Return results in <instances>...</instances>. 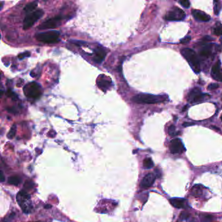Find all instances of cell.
Listing matches in <instances>:
<instances>
[{"label": "cell", "mask_w": 222, "mask_h": 222, "mask_svg": "<svg viewBox=\"0 0 222 222\" xmlns=\"http://www.w3.org/2000/svg\"><path fill=\"white\" fill-rule=\"evenodd\" d=\"M181 53L184 56V58L189 63L193 71L196 73H199L201 70L200 63L196 52L191 49L184 48L182 50Z\"/></svg>", "instance_id": "obj_1"}, {"label": "cell", "mask_w": 222, "mask_h": 222, "mask_svg": "<svg viewBox=\"0 0 222 222\" xmlns=\"http://www.w3.org/2000/svg\"><path fill=\"white\" fill-rule=\"evenodd\" d=\"M132 100L138 104H156L162 103L165 100V98L150 94H139L134 96Z\"/></svg>", "instance_id": "obj_2"}, {"label": "cell", "mask_w": 222, "mask_h": 222, "mask_svg": "<svg viewBox=\"0 0 222 222\" xmlns=\"http://www.w3.org/2000/svg\"><path fill=\"white\" fill-rule=\"evenodd\" d=\"M60 33L58 31H48L36 34L35 37L36 40L46 44H52L58 42L59 41Z\"/></svg>", "instance_id": "obj_3"}, {"label": "cell", "mask_w": 222, "mask_h": 222, "mask_svg": "<svg viewBox=\"0 0 222 222\" xmlns=\"http://www.w3.org/2000/svg\"><path fill=\"white\" fill-rule=\"evenodd\" d=\"M24 92L26 97L32 99H36L41 95V87L35 82L27 84L24 87Z\"/></svg>", "instance_id": "obj_4"}, {"label": "cell", "mask_w": 222, "mask_h": 222, "mask_svg": "<svg viewBox=\"0 0 222 222\" xmlns=\"http://www.w3.org/2000/svg\"><path fill=\"white\" fill-rule=\"evenodd\" d=\"M17 201L25 213H29L31 209L30 196L25 191H20L18 193Z\"/></svg>", "instance_id": "obj_5"}, {"label": "cell", "mask_w": 222, "mask_h": 222, "mask_svg": "<svg viewBox=\"0 0 222 222\" xmlns=\"http://www.w3.org/2000/svg\"><path fill=\"white\" fill-rule=\"evenodd\" d=\"M44 15V11L41 9H38V10L35 11L33 13H30V14L27 15L23 23V28L24 30H28L30 27H31L34 24L38 21Z\"/></svg>", "instance_id": "obj_6"}, {"label": "cell", "mask_w": 222, "mask_h": 222, "mask_svg": "<svg viewBox=\"0 0 222 222\" xmlns=\"http://www.w3.org/2000/svg\"><path fill=\"white\" fill-rule=\"evenodd\" d=\"M186 16L185 13L181 8L174 7L165 15V20L169 21H181L184 20Z\"/></svg>", "instance_id": "obj_7"}, {"label": "cell", "mask_w": 222, "mask_h": 222, "mask_svg": "<svg viewBox=\"0 0 222 222\" xmlns=\"http://www.w3.org/2000/svg\"><path fill=\"white\" fill-rule=\"evenodd\" d=\"M62 17L61 16H57L53 18H49V19L45 20L41 24L38 26V29L41 30H48V29H53L57 27L60 24Z\"/></svg>", "instance_id": "obj_8"}, {"label": "cell", "mask_w": 222, "mask_h": 222, "mask_svg": "<svg viewBox=\"0 0 222 222\" xmlns=\"http://www.w3.org/2000/svg\"><path fill=\"white\" fill-rule=\"evenodd\" d=\"M205 95L202 93L199 88H193L188 94V100L190 103H197L204 99Z\"/></svg>", "instance_id": "obj_9"}, {"label": "cell", "mask_w": 222, "mask_h": 222, "mask_svg": "<svg viewBox=\"0 0 222 222\" xmlns=\"http://www.w3.org/2000/svg\"><path fill=\"white\" fill-rule=\"evenodd\" d=\"M169 149L172 154H180L185 150L181 140L179 138L174 139L171 142Z\"/></svg>", "instance_id": "obj_10"}, {"label": "cell", "mask_w": 222, "mask_h": 222, "mask_svg": "<svg viewBox=\"0 0 222 222\" xmlns=\"http://www.w3.org/2000/svg\"><path fill=\"white\" fill-rule=\"evenodd\" d=\"M212 77L218 81H222V69L221 67L220 61L218 60L212 67L211 72Z\"/></svg>", "instance_id": "obj_11"}, {"label": "cell", "mask_w": 222, "mask_h": 222, "mask_svg": "<svg viewBox=\"0 0 222 222\" xmlns=\"http://www.w3.org/2000/svg\"><path fill=\"white\" fill-rule=\"evenodd\" d=\"M155 181V175L153 173L147 174L140 183V186L143 189H147L153 186Z\"/></svg>", "instance_id": "obj_12"}, {"label": "cell", "mask_w": 222, "mask_h": 222, "mask_svg": "<svg viewBox=\"0 0 222 222\" xmlns=\"http://www.w3.org/2000/svg\"><path fill=\"white\" fill-rule=\"evenodd\" d=\"M192 15L195 19L202 21V22H208L210 20V16L199 10H193Z\"/></svg>", "instance_id": "obj_13"}, {"label": "cell", "mask_w": 222, "mask_h": 222, "mask_svg": "<svg viewBox=\"0 0 222 222\" xmlns=\"http://www.w3.org/2000/svg\"><path fill=\"white\" fill-rule=\"evenodd\" d=\"M212 53V45H207L199 51V55L203 58H208Z\"/></svg>", "instance_id": "obj_14"}, {"label": "cell", "mask_w": 222, "mask_h": 222, "mask_svg": "<svg viewBox=\"0 0 222 222\" xmlns=\"http://www.w3.org/2000/svg\"><path fill=\"white\" fill-rule=\"evenodd\" d=\"M169 203L171 205L175 208H181L184 205V201L182 199L179 198H172L169 199Z\"/></svg>", "instance_id": "obj_15"}, {"label": "cell", "mask_w": 222, "mask_h": 222, "mask_svg": "<svg viewBox=\"0 0 222 222\" xmlns=\"http://www.w3.org/2000/svg\"><path fill=\"white\" fill-rule=\"evenodd\" d=\"M106 56L105 52L102 49H97L95 50V55L94 60L97 63H100L103 61Z\"/></svg>", "instance_id": "obj_16"}, {"label": "cell", "mask_w": 222, "mask_h": 222, "mask_svg": "<svg viewBox=\"0 0 222 222\" xmlns=\"http://www.w3.org/2000/svg\"><path fill=\"white\" fill-rule=\"evenodd\" d=\"M37 5H38V2H30L29 3H27L24 8V11L26 13H33V10H35V8L37 7Z\"/></svg>", "instance_id": "obj_17"}, {"label": "cell", "mask_w": 222, "mask_h": 222, "mask_svg": "<svg viewBox=\"0 0 222 222\" xmlns=\"http://www.w3.org/2000/svg\"><path fill=\"white\" fill-rule=\"evenodd\" d=\"M8 184L14 185V186H18L20 182V179L17 176H13L8 178Z\"/></svg>", "instance_id": "obj_18"}, {"label": "cell", "mask_w": 222, "mask_h": 222, "mask_svg": "<svg viewBox=\"0 0 222 222\" xmlns=\"http://www.w3.org/2000/svg\"><path fill=\"white\" fill-rule=\"evenodd\" d=\"M154 166V163L151 158H147L143 160V167L146 169H151Z\"/></svg>", "instance_id": "obj_19"}, {"label": "cell", "mask_w": 222, "mask_h": 222, "mask_svg": "<svg viewBox=\"0 0 222 222\" xmlns=\"http://www.w3.org/2000/svg\"><path fill=\"white\" fill-rule=\"evenodd\" d=\"M222 8V3L219 1H214V11L215 14H219L220 10Z\"/></svg>", "instance_id": "obj_20"}, {"label": "cell", "mask_w": 222, "mask_h": 222, "mask_svg": "<svg viewBox=\"0 0 222 222\" xmlns=\"http://www.w3.org/2000/svg\"><path fill=\"white\" fill-rule=\"evenodd\" d=\"M16 132V126L15 125H14L11 127L10 131H9L8 133L7 134V137L8 139H13L15 136Z\"/></svg>", "instance_id": "obj_21"}, {"label": "cell", "mask_w": 222, "mask_h": 222, "mask_svg": "<svg viewBox=\"0 0 222 222\" xmlns=\"http://www.w3.org/2000/svg\"><path fill=\"white\" fill-rule=\"evenodd\" d=\"M214 33L217 36H220L222 35V25H217L214 30Z\"/></svg>", "instance_id": "obj_22"}, {"label": "cell", "mask_w": 222, "mask_h": 222, "mask_svg": "<svg viewBox=\"0 0 222 222\" xmlns=\"http://www.w3.org/2000/svg\"><path fill=\"white\" fill-rule=\"evenodd\" d=\"M179 3L185 8H188L190 5V3L188 0H182V1L179 2Z\"/></svg>", "instance_id": "obj_23"}, {"label": "cell", "mask_w": 222, "mask_h": 222, "mask_svg": "<svg viewBox=\"0 0 222 222\" xmlns=\"http://www.w3.org/2000/svg\"><path fill=\"white\" fill-rule=\"evenodd\" d=\"M169 134L171 136H174L176 135V130H175V126L174 125H171L169 128Z\"/></svg>", "instance_id": "obj_24"}, {"label": "cell", "mask_w": 222, "mask_h": 222, "mask_svg": "<svg viewBox=\"0 0 222 222\" xmlns=\"http://www.w3.org/2000/svg\"><path fill=\"white\" fill-rule=\"evenodd\" d=\"M33 184L31 181H27L24 184V187L26 188V189H31L33 188Z\"/></svg>", "instance_id": "obj_25"}, {"label": "cell", "mask_w": 222, "mask_h": 222, "mask_svg": "<svg viewBox=\"0 0 222 222\" xmlns=\"http://www.w3.org/2000/svg\"><path fill=\"white\" fill-rule=\"evenodd\" d=\"M219 87V85L218 84H211L208 86V89L209 90H214Z\"/></svg>", "instance_id": "obj_26"}, {"label": "cell", "mask_w": 222, "mask_h": 222, "mask_svg": "<svg viewBox=\"0 0 222 222\" xmlns=\"http://www.w3.org/2000/svg\"><path fill=\"white\" fill-rule=\"evenodd\" d=\"M14 217V213H13V214H11V215H9L8 218H5V219L3 221V222H10Z\"/></svg>", "instance_id": "obj_27"}, {"label": "cell", "mask_w": 222, "mask_h": 222, "mask_svg": "<svg viewBox=\"0 0 222 222\" xmlns=\"http://www.w3.org/2000/svg\"><path fill=\"white\" fill-rule=\"evenodd\" d=\"M190 40H191V37H190V36H186V37L182 39L180 41V42L182 43V44H186V43H188Z\"/></svg>", "instance_id": "obj_28"}, {"label": "cell", "mask_w": 222, "mask_h": 222, "mask_svg": "<svg viewBox=\"0 0 222 222\" xmlns=\"http://www.w3.org/2000/svg\"><path fill=\"white\" fill-rule=\"evenodd\" d=\"M0 180H1V182H3L5 180V177L3 171H1V175H0Z\"/></svg>", "instance_id": "obj_29"}, {"label": "cell", "mask_w": 222, "mask_h": 222, "mask_svg": "<svg viewBox=\"0 0 222 222\" xmlns=\"http://www.w3.org/2000/svg\"><path fill=\"white\" fill-rule=\"evenodd\" d=\"M44 208L46 209H49V208H52V206L50 205H46L44 206Z\"/></svg>", "instance_id": "obj_30"}, {"label": "cell", "mask_w": 222, "mask_h": 222, "mask_svg": "<svg viewBox=\"0 0 222 222\" xmlns=\"http://www.w3.org/2000/svg\"><path fill=\"white\" fill-rule=\"evenodd\" d=\"M192 125H193L192 123H186L183 124V126H191Z\"/></svg>", "instance_id": "obj_31"}, {"label": "cell", "mask_w": 222, "mask_h": 222, "mask_svg": "<svg viewBox=\"0 0 222 222\" xmlns=\"http://www.w3.org/2000/svg\"><path fill=\"white\" fill-rule=\"evenodd\" d=\"M25 55H27V54H26V53H24V54H20V55H19V58H20V59H22V58H24V56H25Z\"/></svg>", "instance_id": "obj_32"}, {"label": "cell", "mask_w": 222, "mask_h": 222, "mask_svg": "<svg viewBox=\"0 0 222 222\" xmlns=\"http://www.w3.org/2000/svg\"><path fill=\"white\" fill-rule=\"evenodd\" d=\"M221 121H222V116L221 117Z\"/></svg>", "instance_id": "obj_33"}]
</instances>
